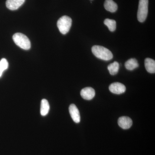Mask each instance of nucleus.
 Listing matches in <instances>:
<instances>
[{"mask_svg": "<svg viewBox=\"0 0 155 155\" xmlns=\"http://www.w3.org/2000/svg\"><path fill=\"white\" fill-rule=\"evenodd\" d=\"M104 6L107 11L111 13H114L118 9V5L113 0H106Z\"/></svg>", "mask_w": 155, "mask_h": 155, "instance_id": "obj_11", "label": "nucleus"}, {"mask_svg": "<svg viewBox=\"0 0 155 155\" xmlns=\"http://www.w3.org/2000/svg\"><path fill=\"white\" fill-rule=\"evenodd\" d=\"M50 110V105L46 99L42 100L41 104L40 113L41 116H45L48 113Z\"/></svg>", "mask_w": 155, "mask_h": 155, "instance_id": "obj_12", "label": "nucleus"}, {"mask_svg": "<svg viewBox=\"0 0 155 155\" xmlns=\"http://www.w3.org/2000/svg\"><path fill=\"white\" fill-rule=\"evenodd\" d=\"M92 51L96 57L101 60L108 61L113 58V54L110 51L101 46H94L92 48Z\"/></svg>", "mask_w": 155, "mask_h": 155, "instance_id": "obj_1", "label": "nucleus"}, {"mask_svg": "<svg viewBox=\"0 0 155 155\" xmlns=\"http://www.w3.org/2000/svg\"><path fill=\"white\" fill-rule=\"evenodd\" d=\"M13 39L14 43L22 49L28 50L31 48L30 40L26 35L23 34H15L13 35Z\"/></svg>", "mask_w": 155, "mask_h": 155, "instance_id": "obj_2", "label": "nucleus"}, {"mask_svg": "<svg viewBox=\"0 0 155 155\" xmlns=\"http://www.w3.org/2000/svg\"><path fill=\"white\" fill-rule=\"evenodd\" d=\"M8 67V63L5 58H3L0 61V77L2 76L3 72Z\"/></svg>", "mask_w": 155, "mask_h": 155, "instance_id": "obj_16", "label": "nucleus"}, {"mask_svg": "<svg viewBox=\"0 0 155 155\" xmlns=\"http://www.w3.org/2000/svg\"><path fill=\"white\" fill-rule=\"evenodd\" d=\"M145 67L148 72L150 73L155 72V61L151 58H147L145 60Z\"/></svg>", "mask_w": 155, "mask_h": 155, "instance_id": "obj_10", "label": "nucleus"}, {"mask_svg": "<svg viewBox=\"0 0 155 155\" xmlns=\"http://www.w3.org/2000/svg\"><path fill=\"white\" fill-rule=\"evenodd\" d=\"M72 23V19L70 17L64 16L58 19L57 25L60 32L62 34L65 35L69 32L71 28Z\"/></svg>", "mask_w": 155, "mask_h": 155, "instance_id": "obj_3", "label": "nucleus"}, {"mask_svg": "<svg viewBox=\"0 0 155 155\" xmlns=\"http://www.w3.org/2000/svg\"><path fill=\"white\" fill-rule=\"evenodd\" d=\"M148 0H139L137 19L140 22H144L147 16L148 12Z\"/></svg>", "mask_w": 155, "mask_h": 155, "instance_id": "obj_4", "label": "nucleus"}, {"mask_svg": "<svg viewBox=\"0 0 155 155\" xmlns=\"http://www.w3.org/2000/svg\"><path fill=\"white\" fill-rule=\"evenodd\" d=\"M109 90L112 93L120 94L125 92L126 91V87L122 83L114 82L110 85Z\"/></svg>", "mask_w": 155, "mask_h": 155, "instance_id": "obj_5", "label": "nucleus"}, {"mask_svg": "<svg viewBox=\"0 0 155 155\" xmlns=\"http://www.w3.org/2000/svg\"><path fill=\"white\" fill-rule=\"evenodd\" d=\"M119 63L115 61L108 66V69L111 75H115L117 74L119 70Z\"/></svg>", "mask_w": 155, "mask_h": 155, "instance_id": "obj_14", "label": "nucleus"}, {"mask_svg": "<svg viewBox=\"0 0 155 155\" xmlns=\"http://www.w3.org/2000/svg\"><path fill=\"white\" fill-rule=\"evenodd\" d=\"M118 125L121 128L124 129L130 128L132 126V120L129 117L127 116H122L118 119Z\"/></svg>", "mask_w": 155, "mask_h": 155, "instance_id": "obj_9", "label": "nucleus"}, {"mask_svg": "<svg viewBox=\"0 0 155 155\" xmlns=\"http://www.w3.org/2000/svg\"><path fill=\"white\" fill-rule=\"evenodd\" d=\"M81 96L84 99L91 100L95 95V91L91 87H86L82 89L81 91Z\"/></svg>", "mask_w": 155, "mask_h": 155, "instance_id": "obj_7", "label": "nucleus"}, {"mask_svg": "<svg viewBox=\"0 0 155 155\" xmlns=\"http://www.w3.org/2000/svg\"><path fill=\"white\" fill-rule=\"evenodd\" d=\"M69 112L72 120L76 123L80 122V115L79 111L74 104L70 105L69 107Z\"/></svg>", "mask_w": 155, "mask_h": 155, "instance_id": "obj_6", "label": "nucleus"}, {"mask_svg": "<svg viewBox=\"0 0 155 155\" xmlns=\"http://www.w3.org/2000/svg\"><path fill=\"white\" fill-rule=\"evenodd\" d=\"M105 25L107 26L109 30L111 31H114L116 29V23L114 19H106L104 21Z\"/></svg>", "mask_w": 155, "mask_h": 155, "instance_id": "obj_15", "label": "nucleus"}, {"mask_svg": "<svg viewBox=\"0 0 155 155\" xmlns=\"http://www.w3.org/2000/svg\"><path fill=\"white\" fill-rule=\"evenodd\" d=\"M25 0H7L6 7L11 11L17 10L24 4Z\"/></svg>", "mask_w": 155, "mask_h": 155, "instance_id": "obj_8", "label": "nucleus"}, {"mask_svg": "<svg viewBox=\"0 0 155 155\" xmlns=\"http://www.w3.org/2000/svg\"><path fill=\"white\" fill-rule=\"evenodd\" d=\"M139 67L137 60L134 58H131L126 61L125 63V67L129 70H133Z\"/></svg>", "mask_w": 155, "mask_h": 155, "instance_id": "obj_13", "label": "nucleus"}]
</instances>
